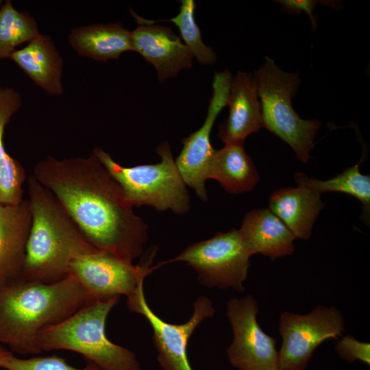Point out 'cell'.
I'll return each mask as SVG.
<instances>
[{"label": "cell", "mask_w": 370, "mask_h": 370, "mask_svg": "<svg viewBox=\"0 0 370 370\" xmlns=\"http://www.w3.org/2000/svg\"><path fill=\"white\" fill-rule=\"evenodd\" d=\"M33 176L55 195L96 249L131 262L141 255L147 225L92 153L62 160L49 156L36 164Z\"/></svg>", "instance_id": "1"}, {"label": "cell", "mask_w": 370, "mask_h": 370, "mask_svg": "<svg viewBox=\"0 0 370 370\" xmlns=\"http://www.w3.org/2000/svg\"><path fill=\"white\" fill-rule=\"evenodd\" d=\"M91 300L70 274L52 284L21 279L0 287V344L12 353L39 354L38 334Z\"/></svg>", "instance_id": "2"}, {"label": "cell", "mask_w": 370, "mask_h": 370, "mask_svg": "<svg viewBox=\"0 0 370 370\" xmlns=\"http://www.w3.org/2000/svg\"><path fill=\"white\" fill-rule=\"evenodd\" d=\"M32 224L22 280L45 284L69 275L70 260L96 249L66 210L33 175L27 178Z\"/></svg>", "instance_id": "3"}, {"label": "cell", "mask_w": 370, "mask_h": 370, "mask_svg": "<svg viewBox=\"0 0 370 370\" xmlns=\"http://www.w3.org/2000/svg\"><path fill=\"white\" fill-rule=\"evenodd\" d=\"M119 299L91 300L64 321L41 331L36 337L40 352H75L101 370H142L133 352L111 342L106 334L107 317Z\"/></svg>", "instance_id": "4"}, {"label": "cell", "mask_w": 370, "mask_h": 370, "mask_svg": "<svg viewBox=\"0 0 370 370\" xmlns=\"http://www.w3.org/2000/svg\"><path fill=\"white\" fill-rule=\"evenodd\" d=\"M254 76L263 128L287 143L297 158L307 163L321 123L301 119L293 108L292 98L301 82L298 73L286 72L271 58L265 57Z\"/></svg>", "instance_id": "5"}, {"label": "cell", "mask_w": 370, "mask_h": 370, "mask_svg": "<svg viewBox=\"0 0 370 370\" xmlns=\"http://www.w3.org/2000/svg\"><path fill=\"white\" fill-rule=\"evenodd\" d=\"M156 152L160 162L131 167L119 164L100 147L92 153L119 183L134 207L146 205L160 212L171 210L185 214L190 208V197L168 142L158 145Z\"/></svg>", "instance_id": "6"}, {"label": "cell", "mask_w": 370, "mask_h": 370, "mask_svg": "<svg viewBox=\"0 0 370 370\" xmlns=\"http://www.w3.org/2000/svg\"><path fill=\"white\" fill-rule=\"evenodd\" d=\"M251 256L238 230L233 229L192 244L174 258L160 264L184 262L197 272L202 285L243 292Z\"/></svg>", "instance_id": "7"}, {"label": "cell", "mask_w": 370, "mask_h": 370, "mask_svg": "<svg viewBox=\"0 0 370 370\" xmlns=\"http://www.w3.org/2000/svg\"><path fill=\"white\" fill-rule=\"evenodd\" d=\"M345 331L344 317L334 306H316L307 314L284 312L279 322L282 343L278 351L279 368L305 370L316 348Z\"/></svg>", "instance_id": "8"}, {"label": "cell", "mask_w": 370, "mask_h": 370, "mask_svg": "<svg viewBox=\"0 0 370 370\" xmlns=\"http://www.w3.org/2000/svg\"><path fill=\"white\" fill-rule=\"evenodd\" d=\"M155 250L137 265L97 249L74 256L69 274L85 288L92 300L132 295L145 277L159 267H151Z\"/></svg>", "instance_id": "9"}, {"label": "cell", "mask_w": 370, "mask_h": 370, "mask_svg": "<svg viewBox=\"0 0 370 370\" xmlns=\"http://www.w3.org/2000/svg\"><path fill=\"white\" fill-rule=\"evenodd\" d=\"M141 281L134 292L127 297V306L132 312L143 315L150 324L157 359L163 370H193L187 355L188 341L196 328L212 317L215 310L210 299L199 296L193 303V313L188 321L173 324L164 321L149 306Z\"/></svg>", "instance_id": "10"}, {"label": "cell", "mask_w": 370, "mask_h": 370, "mask_svg": "<svg viewBox=\"0 0 370 370\" xmlns=\"http://www.w3.org/2000/svg\"><path fill=\"white\" fill-rule=\"evenodd\" d=\"M258 306L251 295L232 298L227 302L226 315L233 331V341L227 356L238 370H275L279 368L275 339L260 327Z\"/></svg>", "instance_id": "11"}, {"label": "cell", "mask_w": 370, "mask_h": 370, "mask_svg": "<svg viewBox=\"0 0 370 370\" xmlns=\"http://www.w3.org/2000/svg\"><path fill=\"white\" fill-rule=\"evenodd\" d=\"M232 78L228 71L215 73L212 85V95L205 121L198 130L183 138L182 149L175 160L185 184L191 187L204 202L208 201L205 184L209 163L214 151L210 143V132L217 116L227 106Z\"/></svg>", "instance_id": "12"}, {"label": "cell", "mask_w": 370, "mask_h": 370, "mask_svg": "<svg viewBox=\"0 0 370 370\" xmlns=\"http://www.w3.org/2000/svg\"><path fill=\"white\" fill-rule=\"evenodd\" d=\"M131 41L133 51L155 68L160 82L192 67L194 57L191 51L168 27L139 25L131 32Z\"/></svg>", "instance_id": "13"}, {"label": "cell", "mask_w": 370, "mask_h": 370, "mask_svg": "<svg viewBox=\"0 0 370 370\" xmlns=\"http://www.w3.org/2000/svg\"><path fill=\"white\" fill-rule=\"evenodd\" d=\"M227 118L219 125L217 137L225 145L243 144L251 134L263 127L260 103L254 75L238 71L232 77L227 100Z\"/></svg>", "instance_id": "14"}, {"label": "cell", "mask_w": 370, "mask_h": 370, "mask_svg": "<svg viewBox=\"0 0 370 370\" xmlns=\"http://www.w3.org/2000/svg\"><path fill=\"white\" fill-rule=\"evenodd\" d=\"M31 224L27 199L0 204V287L22 278Z\"/></svg>", "instance_id": "15"}, {"label": "cell", "mask_w": 370, "mask_h": 370, "mask_svg": "<svg viewBox=\"0 0 370 370\" xmlns=\"http://www.w3.org/2000/svg\"><path fill=\"white\" fill-rule=\"evenodd\" d=\"M10 59L49 95L63 94V59L49 35L40 34L25 47L16 49Z\"/></svg>", "instance_id": "16"}, {"label": "cell", "mask_w": 370, "mask_h": 370, "mask_svg": "<svg viewBox=\"0 0 370 370\" xmlns=\"http://www.w3.org/2000/svg\"><path fill=\"white\" fill-rule=\"evenodd\" d=\"M238 232L251 256L260 253L275 259L294 251L295 237L269 208L247 212Z\"/></svg>", "instance_id": "17"}, {"label": "cell", "mask_w": 370, "mask_h": 370, "mask_svg": "<svg viewBox=\"0 0 370 370\" xmlns=\"http://www.w3.org/2000/svg\"><path fill=\"white\" fill-rule=\"evenodd\" d=\"M321 195L320 193L302 186L280 188L271 194L269 209L284 223L295 238L307 240L325 206Z\"/></svg>", "instance_id": "18"}, {"label": "cell", "mask_w": 370, "mask_h": 370, "mask_svg": "<svg viewBox=\"0 0 370 370\" xmlns=\"http://www.w3.org/2000/svg\"><path fill=\"white\" fill-rule=\"evenodd\" d=\"M68 39L79 55L99 62L116 60L133 51L131 32L120 23L79 26L71 30Z\"/></svg>", "instance_id": "19"}, {"label": "cell", "mask_w": 370, "mask_h": 370, "mask_svg": "<svg viewBox=\"0 0 370 370\" xmlns=\"http://www.w3.org/2000/svg\"><path fill=\"white\" fill-rule=\"evenodd\" d=\"M22 104L21 94L10 87L0 86V204H16L23 199L25 168L6 151L5 128Z\"/></svg>", "instance_id": "20"}, {"label": "cell", "mask_w": 370, "mask_h": 370, "mask_svg": "<svg viewBox=\"0 0 370 370\" xmlns=\"http://www.w3.org/2000/svg\"><path fill=\"white\" fill-rule=\"evenodd\" d=\"M208 179L217 180L230 193L239 194L251 190L259 176L243 144L233 143L214 149L209 163Z\"/></svg>", "instance_id": "21"}, {"label": "cell", "mask_w": 370, "mask_h": 370, "mask_svg": "<svg viewBox=\"0 0 370 370\" xmlns=\"http://www.w3.org/2000/svg\"><path fill=\"white\" fill-rule=\"evenodd\" d=\"M360 162L327 180L310 178L303 173H296L295 180L298 186L307 187L321 194L332 191L354 196L361 202L363 215L367 220V218L369 219L370 211V176L360 173Z\"/></svg>", "instance_id": "22"}, {"label": "cell", "mask_w": 370, "mask_h": 370, "mask_svg": "<svg viewBox=\"0 0 370 370\" xmlns=\"http://www.w3.org/2000/svg\"><path fill=\"white\" fill-rule=\"evenodd\" d=\"M40 34L37 21L29 12H19L10 0L5 1L0 8V59L10 58L17 46Z\"/></svg>", "instance_id": "23"}, {"label": "cell", "mask_w": 370, "mask_h": 370, "mask_svg": "<svg viewBox=\"0 0 370 370\" xmlns=\"http://www.w3.org/2000/svg\"><path fill=\"white\" fill-rule=\"evenodd\" d=\"M195 3L193 0H182L179 13L175 17L167 20L144 19L133 11L131 12L139 25L153 24L162 21L173 23L179 29L184 44L198 62L204 65L212 64L217 61V57L214 50L207 46L202 40L200 29L195 21Z\"/></svg>", "instance_id": "24"}, {"label": "cell", "mask_w": 370, "mask_h": 370, "mask_svg": "<svg viewBox=\"0 0 370 370\" xmlns=\"http://www.w3.org/2000/svg\"><path fill=\"white\" fill-rule=\"evenodd\" d=\"M1 368L6 370H101L91 362L82 368L73 367L56 355L21 358L12 354Z\"/></svg>", "instance_id": "25"}, {"label": "cell", "mask_w": 370, "mask_h": 370, "mask_svg": "<svg viewBox=\"0 0 370 370\" xmlns=\"http://www.w3.org/2000/svg\"><path fill=\"white\" fill-rule=\"evenodd\" d=\"M338 356L348 362L356 360L370 365V344L359 341L353 336L347 335L341 339L335 346Z\"/></svg>", "instance_id": "26"}, {"label": "cell", "mask_w": 370, "mask_h": 370, "mask_svg": "<svg viewBox=\"0 0 370 370\" xmlns=\"http://www.w3.org/2000/svg\"><path fill=\"white\" fill-rule=\"evenodd\" d=\"M322 1L315 0H279L275 1L280 3L282 9L287 13L299 15L301 12H306L310 18L313 32L316 30V19L312 14V11L317 4Z\"/></svg>", "instance_id": "27"}, {"label": "cell", "mask_w": 370, "mask_h": 370, "mask_svg": "<svg viewBox=\"0 0 370 370\" xmlns=\"http://www.w3.org/2000/svg\"><path fill=\"white\" fill-rule=\"evenodd\" d=\"M12 354L8 348L0 344V368Z\"/></svg>", "instance_id": "28"}, {"label": "cell", "mask_w": 370, "mask_h": 370, "mask_svg": "<svg viewBox=\"0 0 370 370\" xmlns=\"http://www.w3.org/2000/svg\"><path fill=\"white\" fill-rule=\"evenodd\" d=\"M275 370H286V369H281V368H278Z\"/></svg>", "instance_id": "29"}, {"label": "cell", "mask_w": 370, "mask_h": 370, "mask_svg": "<svg viewBox=\"0 0 370 370\" xmlns=\"http://www.w3.org/2000/svg\"><path fill=\"white\" fill-rule=\"evenodd\" d=\"M1 4H2V1H1V0H0V5H1Z\"/></svg>", "instance_id": "30"}]
</instances>
